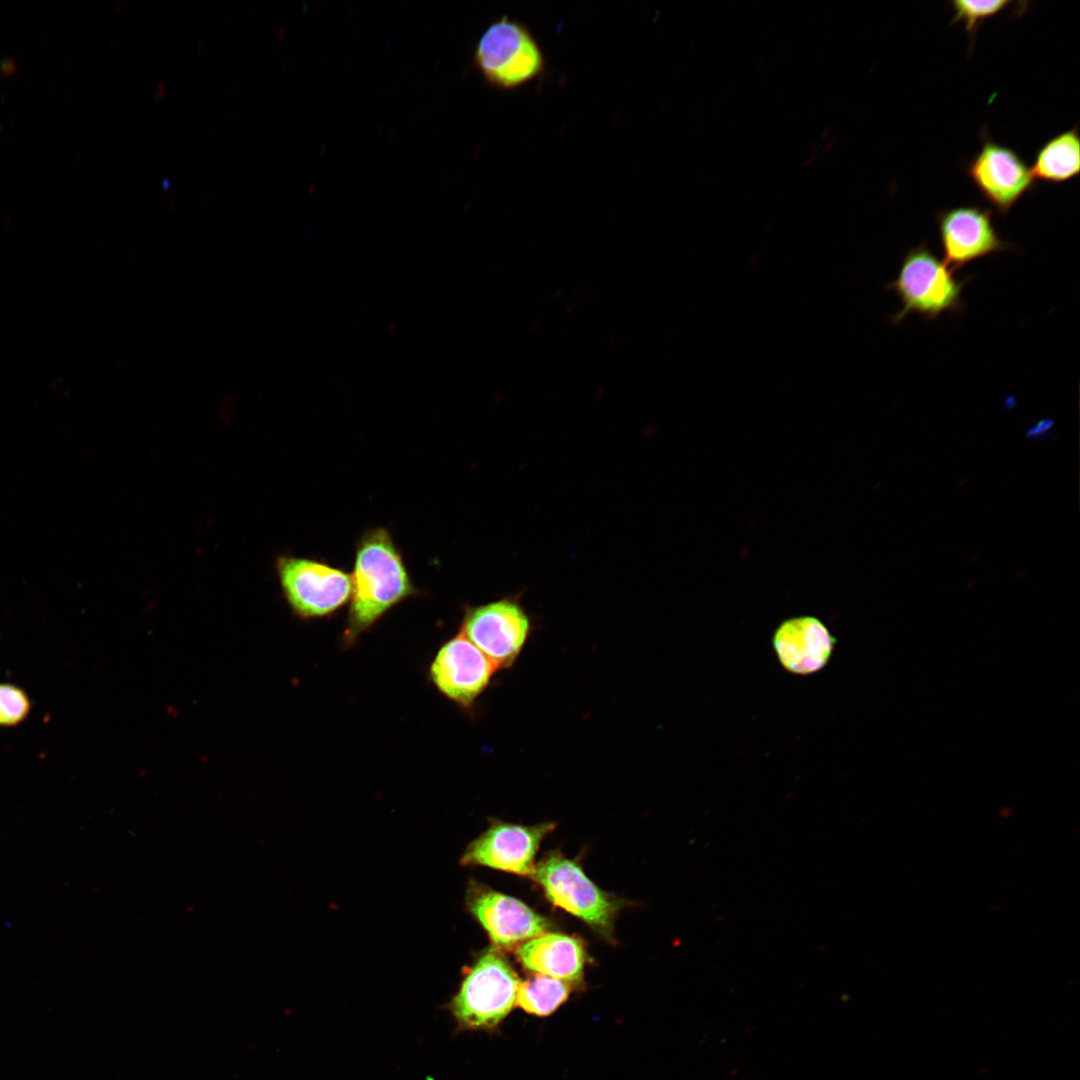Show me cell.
<instances>
[{"label": "cell", "mask_w": 1080, "mask_h": 1080, "mask_svg": "<svg viewBox=\"0 0 1080 1080\" xmlns=\"http://www.w3.org/2000/svg\"><path fill=\"white\" fill-rule=\"evenodd\" d=\"M351 604L345 642L352 644L391 608L414 596V586L402 552L383 527L365 531L355 547Z\"/></svg>", "instance_id": "6da1fadb"}, {"label": "cell", "mask_w": 1080, "mask_h": 1080, "mask_svg": "<svg viewBox=\"0 0 1080 1080\" xmlns=\"http://www.w3.org/2000/svg\"><path fill=\"white\" fill-rule=\"evenodd\" d=\"M519 978L496 946L463 969L458 991L447 1004L458 1030L496 1027L516 1004Z\"/></svg>", "instance_id": "7a4b0ae2"}, {"label": "cell", "mask_w": 1080, "mask_h": 1080, "mask_svg": "<svg viewBox=\"0 0 1080 1080\" xmlns=\"http://www.w3.org/2000/svg\"><path fill=\"white\" fill-rule=\"evenodd\" d=\"M966 283L955 278L954 272L926 243L912 247L905 254L896 278L886 285L901 305L891 321L899 324L910 314L933 320L944 313L959 311Z\"/></svg>", "instance_id": "3957f363"}, {"label": "cell", "mask_w": 1080, "mask_h": 1080, "mask_svg": "<svg viewBox=\"0 0 1080 1080\" xmlns=\"http://www.w3.org/2000/svg\"><path fill=\"white\" fill-rule=\"evenodd\" d=\"M474 62L485 81L503 91L518 89L545 71L543 50L523 23L502 16L479 38Z\"/></svg>", "instance_id": "277c9868"}, {"label": "cell", "mask_w": 1080, "mask_h": 1080, "mask_svg": "<svg viewBox=\"0 0 1080 1080\" xmlns=\"http://www.w3.org/2000/svg\"><path fill=\"white\" fill-rule=\"evenodd\" d=\"M533 879L551 903L584 921L606 940H613L621 903L596 886L579 864L551 852L536 864Z\"/></svg>", "instance_id": "5b68a950"}, {"label": "cell", "mask_w": 1080, "mask_h": 1080, "mask_svg": "<svg viewBox=\"0 0 1080 1080\" xmlns=\"http://www.w3.org/2000/svg\"><path fill=\"white\" fill-rule=\"evenodd\" d=\"M282 594L302 619L328 617L351 598V576L317 559L278 555L274 563Z\"/></svg>", "instance_id": "8992f818"}, {"label": "cell", "mask_w": 1080, "mask_h": 1080, "mask_svg": "<svg viewBox=\"0 0 1080 1080\" xmlns=\"http://www.w3.org/2000/svg\"><path fill=\"white\" fill-rule=\"evenodd\" d=\"M533 629L517 594L466 606L460 632L501 670L513 667Z\"/></svg>", "instance_id": "52a82bcc"}, {"label": "cell", "mask_w": 1080, "mask_h": 1080, "mask_svg": "<svg viewBox=\"0 0 1080 1080\" xmlns=\"http://www.w3.org/2000/svg\"><path fill=\"white\" fill-rule=\"evenodd\" d=\"M979 136L980 147L964 169L983 199L1005 216L1037 184L1029 165L1016 150L995 141L986 127Z\"/></svg>", "instance_id": "ba28073f"}, {"label": "cell", "mask_w": 1080, "mask_h": 1080, "mask_svg": "<svg viewBox=\"0 0 1080 1080\" xmlns=\"http://www.w3.org/2000/svg\"><path fill=\"white\" fill-rule=\"evenodd\" d=\"M554 823L525 826L494 821L466 847L463 866H485L520 876L534 877L535 855Z\"/></svg>", "instance_id": "9c48e42d"}, {"label": "cell", "mask_w": 1080, "mask_h": 1080, "mask_svg": "<svg viewBox=\"0 0 1080 1080\" xmlns=\"http://www.w3.org/2000/svg\"><path fill=\"white\" fill-rule=\"evenodd\" d=\"M945 264L958 271L974 260L1014 248L1002 239L992 213L981 205H963L935 214Z\"/></svg>", "instance_id": "30bf717a"}, {"label": "cell", "mask_w": 1080, "mask_h": 1080, "mask_svg": "<svg viewBox=\"0 0 1080 1080\" xmlns=\"http://www.w3.org/2000/svg\"><path fill=\"white\" fill-rule=\"evenodd\" d=\"M472 916L487 932L493 946L511 948L546 933L551 923L520 900L470 880L465 896Z\"/></svg>", "instance_id": "8fae6325"}, {"label": "cell", "mask_w": 1080, "mask_h": 1080, "mask_svg": "<svg viewBox=\"0 0 1080 1080\" xmlns=\"http://www.w3.org/2000/svg\"><path fill=\"white\" fill-rule=\"evenodd\" d=\"M498 671L495 664L463 633L448 640L430 666L436 688L463 708H470Z\"/></svg>", "instance_id": "7c38bea8"}, {"label": "cell", "mask_w": 1080, "mask_h": 1080, "mask_svg": "<svg viewBox=\"0 0 1080 1080\" xmlns=\"http://www.w3.org/2000/svg\"><path fill=\"white\" fill-rule=\"evenodd\" d=\"M835 641L825 624L813 616L785 620L772 639L781 665L800 675L821 670L831 657Z\"/></svg>", "instance_id": "4fadbf2b"}, {"label": "cell", "mask_w": 1080, "mask_h": 1080, "mask_svg": "<svg viewBox=\"0 0 1080 1080\" xmlns=\"http://www.w3.org/2000/svg\"><path fill=\"white\" fill-rule=\"evenodd\" d=\"M517 956L529 971L569 983L582 978L586 963V952L579 939L554 932L526 940L518 947Z\"/></svg>", "instance_id": "5bb4252c"}, {"label": "cell", "mask_w": 1080, "mask_h": 1080, "mask_svg": "<svg viewBox=\"0 0 1080 1080\" xmlns=\"http://www.w3.org/2000/svg\"><path fill=\"white\" fill-rule=\"evenodd\" d=\"M1035 181L1062 184L1080 173V136L1078 125L1062 131L1035 152L1030 167Z\"/></svg>", "instance_id": "9a60e30c"}, {"label": "cell", "mask_w": 1080, "mask_h": 1080, "mask_svg": "<svg viewBox=\"0 0 1080 1080\" xmlns=\"http://www.w3.org/2000/svg\"><path fill=\"white\" fill-rule=\"evenodd\" d=\"M571 983L536 974L519 982L516 1004L524 1011L537 1016H547L564 1003L570 993Z\"/></svg>", "instance_id": "2e32d148"}, {"label": "cell", "mask_w": 1080, "mask_h": 1080, "mask_svg": "<svg viewBox=\"0 0 1080 1080\" xmlns=\"http://www.w3.org/2000/svg\"><path fill=\"white\" fill-rule=\"evenodd\" d=\"M1012 1L1007 0H995V1H971V0H955L951 2V6L954 12L951 24L958 22L962 23L966 33L970 37L972 42L977 34V31L981 25L988 19L994 17L999 12L1005 10L1007 6L1012 4Z\"/></svg>", "instance_id": "e0dca14e"}, {"label": "cell", "mask_w": 1080, "mask_h": 1080, "mask_svg": "<svg viewBox=\"0 0 1080 1080\" xmlns=\"http://www.w3.org/2000/svg\"><path fill=\"white\" fill-rule=\"evenodd\" d=\"M32 702L27 692L10 682H0V727H15L30 714Z\"/></svg>", "instance_id": "ac0fdd59"}, {"label": "cell", "mask_w": 1080, "mask_h": 1080, "mask_svg": "<svg viewBox=\"0 0 1080 1080\" xmlns=\"http://www.w3.org/2000/svg\"><path fill=\"white\" fill-rule=\"evenodd\" d=\"M1052 426H1053V421L1050 420V419L1041 421V422L1037 423L1035 426H1033V427H1031L1030 429L1027 430L1026 437H1028V438H1038L1042 434L1049 431Z\"/></svg>", "instance_id": "d6986e66"}]
</instances>
